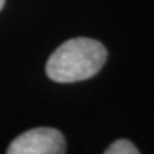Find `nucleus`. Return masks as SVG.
I'll list each match as a JSON object with an SVG mask.
<instances>
[{
    "label": "nucleus",
    "mask_w": 154,
    "mask_h": 154,
    "mask_svg": "<svg viewBox=\"0 0 154 154\" xmlns=\"http://www.w3.org/2000/svg\"><path fill=\"white\" fill-rule=\"evenodd\" d=\"M107 51L93 38H72L49 57L46 74L57 83H74L91 79L106 65Z\"/></svg>",
    "instance_id": "obj_1"
},
{
    "label": "nucleus",
    "mask_w": 154,
    "mask_h": 154,
    "mask_svg": "<svg viewBox=\"0 0 154 154\" xmlns=\"http://www.w3.org/2000/svg\"><path fill=\"white\" fill-rule=\"evenodd\" d=\"M66 151L65 137L54 128H35L17 135L8 146V154H61Z\"/></svg>",
    "instance_id": "obj_2"
},
{
    "label": "nucleus",
    "mask_w": 154,
    "mask_h": 154,
    "mask_svg": "<svg viewBox=\"0 0 154 154\" xmlns=\"http://www.w3.org/2000/svg\"><path fill=\"white\" fill-rule=\"evenodd\" d=\"M106 154H137L138 149L135 148V145L129 142V140L126 138H120L116 140V142H113L109 148H106V151H104Z\"/></svg>",
    "instance_id": "obj_3"
},
{
    "label": "nucleus",
    "mask_w": 154,
    "mask_h": 154,
    "mask_svg": "<svg viewBox=\"0 0 154 154\" xmlns=\"http://www.w3.org/2000/svg\"><path fill=\"white\" fill-rule=\"evenodd\" d=\"M5 2H6V0H0V11L3 10V6H5Z\"/></svg>",
    "instance_id": "obj_4"
}]
</instances>
